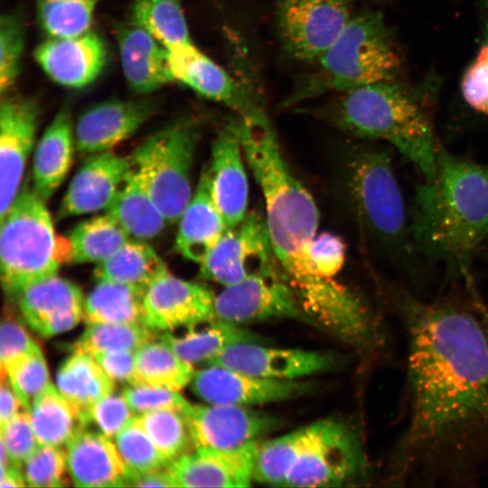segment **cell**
<instances>
[{
	"instance_id": "obj_34",
	"label": "cell",
	"mask_w": 488,
	"mask_h": 488,
	"mask_svg": "<svg viewBox=\"0 0 488 488\" xmlns=\"http://www.w3.org/2000/svg\"><path fill=\"white\" fill-rule=\"evenodd\" d=\"M195 370L180 359L165 343L156 339L141 346L135 355L131 385L162 387L180 391L191 383Z\"/></svg>"
},
{
	"instance_id": "obj_37",
	"label": "cell",
	"mask_w": 488,
	"mask_h": 488,
	"mask_svg": "<svg viewBox=\"0 0 488 488\" xmlns=\"http://www.w3.org/2000/svg\"><path fill=\"white\" fill-rule=\"evenodd\" d=\"M130 23L165 48L192 42L180 0H135L130 7Z\"/></svg>"
},
{
	"instance_id": "obj_38",
	"label": "cell",
	"mask_w": 488,
	"mask_h": 488,
	"mask_svg": "<svg viewBox=\"0 0 488 488\" xmlns=\"http://www.w3.org/2000/svg\"><path fill=\"white\" fill-rule=\"evenodd\" d=\"M307 426L259 442L254 465L255 482L285 486L307 437Z\"/></svg>"
},
{
	"instance_id": "obj_16",
	"label": "cell",
	"mask_w": 488,
	"mask_h": 488,
	"mask_svg": "<svg viewBox=\"0 0 488 488\" xmlns=\"http://www.w3.org/2000/svg\"><path fill=\"white\" fill-rule=\"evenodd\" d=\"M190 384L206 403L241 407L289 399L310 387L302 381L264 379L216 364L195 371Z\"/></svg>"
},
{
	"instance_id": "obj_53",
	"label": "cell",
	"mask_w": 488,
	"mask_h": 488,
	"mask_svg": "<svg viewBox=\"0 0 488 488\" xmlns=\"http://www.w3.org/2000/svg\"><path fill=\"white\" fill-rule=\"evenodd\" d=\"M125 486L174 487V483L165 467L146 473H128Z\"/></svg>"
},
{
	"instance_id": "obj_52",
	"label": "cell",
	"mask_w": 488,
	"mask_h": 488,
	"mask_svg": "<svg viewBox=\"0 0 488 488\" xmlns=\"http://www.w3.org/2000/svg\"><path fill=\"white\" fill-rule=\"evenodd\" d=\"M136 352L114 351L92 355L104 371L114 380L133 383Z\"/></svg>"
},
{
	"instance_id": "obj_56",
	"label": "cell",
	"mask_w": 488,
	"mask_h": 488,
	"mask_svg": "<svg viewBox=\"0 0 488 488\" xmlns=\"http://www.w3.org/2000/svg\"><path fill=\"white\" fill-rule=\"evenodd\" d=\"M484 25V44L488 46V0H477Z\"/></svg>"
},
{
	"instance_id": "obj_21",
	"label": "cell",
	"mask_w": 488,
	"mask_h": 488,
	"mask_svg": "<svg viewBox=\"0 0 488 488\" xmlns=\"http://www.w3.org/2000/svg\"><path fill=\"white\" fill-rule=\"evenodd\" d=\"M15 299L23 319L44 337L67 332L84 318L81 289L58 275L25 287Z\"/></svg>"
},
{
	"instance_id": "obj_28",
	"label": "cell",
	"mask_w": 488,
	"mask_h": 488,
	"mask_svg": "<svg viewBox=\"0 0 488 488\" xmlns=\"http://www.w3.org/2000/svg\"><path fill=\"white\" fill-rule=\"evenodd\" d=\"M75 145L70 110L63 106L39 140L33 157L32 186L47 201L67 175Z\"/></svg>"
},
{
	"instance_id": "obj_18",
	"label": "cell",
	"mask_w": 488,
	"mask_h": 488,
	"mask_svg": "<svg viewBox=\"0 0 488 488\" xmlns=\"http://www.w3.org/2000/svg\"><path fill=\"white\" fill-rule=\"evenodd\" d=\"M258 444L229 450L193 447L170 462L166 470L174 487H248L254 482Z\"/></svg>"
},
{
	"instance_id": "obj_32",
	"label": "cell",
	"mask_w": 488,
	"mask_h": 488,
	"mask_svg": "<svg viewBox=\"0 0 488 488\" xmlns=\"http://www.w3.org/2000/svg\"><path fill=\"white\" fill-rule=\"evenodd\" d=\"M166 271L164 262L150 245L130 239L97 264L94 277L96 282H114L145 290Z\"/></svg>"
},
{
	"instance_id": "obj_19",
	"label": "cell",
	"mask_w": 488,
	"mask_h": 488,
	"mask_svg": "<svg viewBox=\"0 0 488 488\" xmlns=\"http://www.w3.org/2000/svg\"><path fill=\"white\" fill-rule=\"evenodd\" d=\"M152 99H108L91 106L77 119L75 148L91 155L110 150L133 136L156 111Z\"/></svg>"
},
{
	"instance_id": "obj_44",
	"label": "cell",
	"mask_w": 488,
	"mask_h": 488,
	"mask_svg": "<svg viewBox=\"0 0 488 488\" xmlns=\"http://www.w3.org/2000/svg\"><path fill=\"white\" fill-rule=\"evenodd\" d=\"M25 33L22 19L6 13L0 18V92L7 94L20 74Z\"/></svg>"
},
{
	"instance_id": "obj_12",
	"label": "cell",
	"mask_w": 488,
	"mask_h": 488,
	"mask_svg": "<svg viewBox=\"0 0 488 488\" xmlns=\"http://www.w3.org/2000/svg\"><path fill=\"white\" fill-rule=\"evenodd\" d=\"M215 319L242 324L273 318L310 321L281 270L251 276L215 296Z\"/></svg>"
},
{
	"instance_id": "obj_45",
	"label": "cell",
	"mask_w": 488,
	"mask_h": 488,
	"mask_svg": "<svg viewBox=\"0 0 488 488\" xmlns=\"http://www.w3.org/2000/svg\"><path fill=\"white\" fill-rule=\"evenodd\" d=\"M66 470V452L54 446L39 445L22 465L30 487H62L65 485L63 477Z\"/></svg>"
},
{
	"instance_id": "obj_31",
	"label": "cell",
	"mask_w": 488,
	"mask_h": 488,
	"mask_svg": "<svg viewBox=\"0 0 488 488\" xmlns=\"http://www.w3.org/2000/svg\"><path fill=\"white\" fill-rule=\"evenodd\" d=\"M106 213L142 240L158 236L169 224L133 166Z\"/></svg>"
},
{
	"instance_id": "obj_9",
	"label": "cell",
	"mask_w": 488,
	"mask_h": 488,
	"mask_svg": "<svg viewBox=\"0 0 488 488\" xmlns=\"http://www.w3.org/2000/svg\"><path fill=\"white\" fill-rule=\"evenodd\" d=\"M307 427L306 440L285 486H335L363 471L361 446L343 423L324 419Z\"/></svg>"
},
{
	"instance_id": "obj_35",
	"label": "cell",
	"mask_w": 488,
	"mask_h": 488,
	"mask_svg": "<svg viewBox=\"0 0 488 488\" xmlns=\"http://www.w3.org/2000/svg\"><path fill=\"white\" fill-rule=\"evenodd\" d=\"M39 445L61 446L80 427L77 412L52 382L27 410Z\"/></svg>"
},
{
	"instance_id": "obj_6",
	"label": "cell",
	"mask_w": 488,
	"mask_h": 488,
	"mask_svg": "<svg viewBox=\"0 0 488 488\" xmlns=\"http://www.w3.org/2000/svg\"><path fill=\"white\" fill-rule=\"evenodd\" d=\"M0 221L1 281L8 296L15 298L70 262L68 239L62 242L56 237L45 201L28 181Z\"/></svg>"
},
{
	"instance_id": "obj_20",
	"label": "cell",
	"mask_w": 488,
	"mask_h": 488,
	"mask_svg": "<svg viewBox=\"0 0 488 488\" xmlns=\"http://www.w3.org/2000/svg\"><path fill=\"white\" fill-rule=\"evenodd\" d=\"M33 57L54 82L80 89L100 75L108 51L101 36L90 29L74 36L48 37L35 48Z\"/></svg>"
},
{
	"instance_id": "obj_29",
	"label": "cell",
	"mask_w": 488,
	"mask_h": 488,
	"mask_svg": "<svg viewBox=\"0 0 488 488\" xmlns=\"http://www.w3.org/2000/svg\"><path fill=\"white\" fill-rule=\"evenodd\" d=\"M56 382L60 392L75 408L82 427L91 422L92 407L115 389V381L92 355L85 352H73L61 364Z\"/></svg>"
},
{
	"instance_id": "obj_33",
	"label": "cell",
	"mask_w": 488,
	"mask_h": 488,
	"mask_svg": "<svg viewBox=\"0 0 488 488\" xmlns=\"http://www.w3.org/2000/svg\"><path fill=\"white\" fill-rule=\"evenodd\" d=\"M145 289L114 282H97L84 303V320L92 323L145 324ZM147 325V324H146Z\"/></svg>"
},
{
	"instance_id": "obj_58",
	"label": "cell",
	"mask_w": 488,
	"mask_h": 488,
	"mask_svg": "<svg viewBox=\"0 0 488 488\" xmlns=\"http://www.w3.org/2000/svg\"><path fill=\"white\" fill-rule=\"evenodd\" d=\"M349 1H352V0H349Z\"/></svg>"
},
{
	"instance_id": "obj_2",
	"label": "cell",
	"mask_w": 488,
	"mask_h": 488,
	"mask_svg": "<svg viewBox=\"0 0 488 488\" xmlns=\"http://www.w3.org/2000/svg\"><path fill=\"white\" fill-rule=\"evenodd\" d=\"M245 158L263 194L266 221L282 273L304 309L334 292L337 281L317 276L308 248L317 234L319 211L310 192L289 170L277 134L263 109L236 118Z\"/></svg>"
},
{
	"instance_id": "obj_40",
	"label": "cell",
	"mask_w": 488,
	"mask_h": 488,
	"mask_svg": "<svg viewBox=\"0 0 488 488\" xmlns=\"http://www.w3.org/2000/svg\"><path fill=\"white\" fill-rule=\"evenodd\" d=\"M99 0H36L37 20L48 37L74 36L90 30Z\"/></svg>"
},
{
	"instance_id": "obj_5",
	"label": "cell",
	"mask_w": 488,
	"mask_h": 488,
	"mask_svg": "<svg viewBox=\"0 0 488 488\" xmlns=\"http://www.w3.org/2000/svg\"><path fill=\"white\" fill-rule=\"evenodd\" d=\"M326 117L354 137L390 144L425 181L434 178L438 145L430 119L419 100L393 80L342 92Z\"/></svg>"
},
{
	"instance_id": "obj_42",
	"label": "cell",
	"mask_w": 488,
	"mask_h": 488,
	"mask_svg": "<svg viewBox=\"0 0 488 488\" xmlns=\"http://www.w3.org/2000/svg\"><path fill=\"white\" fill-rule=\"evenodd\" d=\"M115 443L128 473L160 470L169 464L146 434L136 415L116 435Z\"/></svg>"
},
{
	"instance_id": "obj_10",
	"label": "cell",
	"mask_w": 488,
	"mask_h": 488,
	"mask_svg": "<svg viewBox=\"0 0 488 488\" xmlns=\"http://www.w3.org/2000/svg\"><path fill=\"white\" fill-rule=\"evenodd\" d=\"M200 266L203 278L223 286L251 276L281 270L266 217L258 211L247 213L237 226L226 230Z\"/></svg>"
},
{
	"instance_id": "obj_1",
	"label": "cell",
	"mask_w": 488,
	"mask_h": 488,
	"mask_svg": "<svg viewBox=\"0 0 488 488\" xmlns=\"http://www.w3.org/2000/svg\"><path fill=\"white\" fill-rule=\"evenodd\" d=\"M389 296L406 333L404 426L389 459V485L468 487L488 471V334L477 312Z\"/></svg>"
},
{
	"instance_id": "obj_49",
	"label": "cell",
	"mask_w": 488,
	"mask_h": 488,
	"mask_svg": "<svg viewBox=\"0 0 488 488\" xmlns=\"http://www.w3.org/2000/svg\"><path fill=\"white\" fill-rule=\"evenodd\" d=\"M465 101L474 111L488 116V46L483 44L465 70L461 80Z\"/></svg>"
},
{
	"instance_id": "obj_39",
	"label": "cell",
	"mask_w": 488,
	"mask_h": 488,
	"mask_svg": "<svg viewBox=\"0 0 488 488\" xmlns=\"http://www.w3.org/2000/svg\"><path fill=\"white\" fill-rule=\"evenodd\" d=\"M157 333L145 324H87L72 350L90 355L114 351L136 352L146 343L157 339Z\"/></svg>"
},
{
	"instance_id": "obj_3",
	"label": "cell",
	"mask_w": 488,
	"mask_h": 488,
	"mask_svg": "<svg viewBox=\"0 0 488 488\" xmlns=\"http://www.w3.org/2000/svg\"><path fill=\"white\" fill-rule=\"evenodd\" d=\"M408 217L415 252L472 284L470 264L488 243V166L438 145L434 178L418 186Z\"/></svg>"
},
{
	"instance_id": "obj_50",
	"label": "cell",
	"mask_w": 488,
	"mask_h": 488,
	"mask_svg": "<svg viewBox=\"0 0 488 488\" xmlns=\"http://www.w3.org/2000/svg\"><path fill=\"white\" fill-rule=\"evenodd\" d=\"M136 415L124 396L114 393L103 398L90 409V420L112 438Z\"/></svg>"
},
{
	"instance_id": "obj_4",
	"label": "cell",
	"mask_w": 488,
	"mask_h": 488,
	"mask_svg": "<svg viewBox=\"0 0 488 488\" xmlns=\"http://www.w3.org/2000/svg\"><path fill=\"white\" fill-rule=\"evenodd\" d=\"M341 159L340 192L361 233L398 266L416 256L409 217L389 151L369 140Z\"/></svg>"
},
{
	"instance_id": "obj_7",
	"label": "cell",
	"mask_w": 488,
	"mask_h": 488,
	"mask_svg": "<svg viewBox=\"0 0 488 488\" xmlns=\"http://www.w3.org/2000/svg\"><path fill=\"white\" fill-rule=\"evenodd\" d=\"M317 61V73L306 89L287 100V106L326 91L343 92L394 80L401 67L384 19L375 11L352 14L339 37Z\"/></svg>"
},
{
	"instance_id": "obj_15",
	"label": "cell",
	"mask_w": 488,
	"mask_h": 488,
	"mask_svg": "<svg viewBox=\"0 0 488 488\" xmlns=\"http://www.w3.org/2000/svg\"><path fill=\"white\" fill-rule=\"evenodd\" d=\"M40 117L33 99L4 96L0 104V218L21 189Z\"/></svg>"
},
{
	"instance_id": "obj_36",
	"label": "cell",
	"mask_w": 488,
	"mask_h": 488,
	"mask_svg": "<svg viewBox=\"0 0 488 488\" xmlns=\"http://www.w3.org/2000/svg\"><path fill=\"white\" fill-rule=\"evenodd\" d=\"M131 237L108 214L78 223L70 232V262L99 263L127 242Z\"/></svg>"
},
{
	"instance_id": "obj_46",
	"label": "cell",
	"mask_w": 488,
	"mask_h": 488,
	"mask_svg": "<svg viewBox=\"0 0 488 488\" xmlns=\"http://www.w3.org/2000/svg\"><path fill=\"white\" fill-rule=\"evenodd\" d=\"M1 443L7 451L11 465L22 468L23 462L39 446L27 411L19 412L1 426Z\"/></svg>"
},
{
	"instance_id": "obj_11",
	"label": "cell",
	"mask_w": 488,
	"mask_h": 488,
	"mask_svg": "<svg viewBox=\"0 0 488 488\" xmlns=\"http://www.w3.org/2000/svg\"><path fill=\"white\" fill-rule=\"evenodd\" d=\"M352 15L349 0H279L276 14L278 37L292 58L317 61Z\"/></svg>"
},
{
	"instance_id": "obj_57",
	"label": "cell",
	"mask_w": 488,
	"mask_h": 488,
	"mask_svg": "<svg viewBox=\"0 0 488 488\" xmlns=\"http://www.w3.org/2000/svg\"><path fill=\"white\" fill-rule=\"evenodd\" d=\"M474 303H475L474 306L482 317V320L483 322V324L485 326V329L488 334V307L484 305V304L481 301L480 298L476 299Z\"/></svg>"
},
{
	"instance_id": "obj_51",
	"label": "cell",
	"mask_w": 488,
	"mask_h": 488,
	"mask_svg": "<svg viewBox=\"0 0 488 488\" xmlns=\"http://www.w3.org/2000/svg\"><path fill=\"white\" fill-rule=\"evenodd\" d=\"M40 347L22 324L5 315L0 330L1 368Z\"/></svg>"
},
{
	"instance_id": "obj_43",
	"label": "cell",
	"mask_w": 488,
	"mask_h": 488,
	"mask_svg": "<svg viewBox=\"0 0 488 488\" xmlns=\"http://www.w3.org/2000/svg\"><path fill=\"white\" fill-rule=\"evenodd\" d=\"M27 411L33 399L49 385L47 363L40 347L1 368Z\"/></svg>"
},
{
	"instance_id": "obj_17",
	"label": "cell",
	"mask_w": 488,
	"mask_h": 488,
	"mask_svg": "<svg viewBox=\"0 0 488 488\" xmlns=\"http://www.w3.org/2000/svg\"><path fill=\"white\" fill-rule=\"evenodd\" d=\"M166 51L174 82L230 108L238 115L262 108L248 90L192 42L166 48Z\"/></svg>"
},
{
	"instance_id": "obj_27",
	"label": "cell",
	"mask_w": 488,
	"mask_h": 488,
	"mask_svg": "<svg viewBox=\"0 0 488 488\" xmlns=\"http://www.w3.org/2000/svg\"><path fill=\"white\" fill-rule=\"evenodd\" d=\"M178 221L176 250L186 259L201 264L228 229L213 199L207 169L202 173L195 193Z\"/></svg>"
},
{
	"instance_id": "obj_23",
	"label": "cell",
	"mask_w": 488,
	"mask_h": 488,
	"mask_svg": "<svg viewBox=\"0 0 488 488\" xmlns=\"http://www.w3.org/2000/svg\"><path fill=\"white\" fill-rule=\"evenodd\" d=\"M208 364L221 365L264 379L296 380L325 371L331 364V359L317 352L246 342L226 348Z\"/></svg>"
},
{
	"instance_id": "obj_14",
	"label": "cell",
	"mask_w": 488,
	"mask_h": 488,
	"mask_svg": "<svg viewBox=\"0 0 488 488\" xmlns=\"http://www.w3.org/2000/svg\"><path fill=\"white\" fill-rule=\"evenodd\" d=\"M214 299L209 287L166 271L145 289V322L157 332L192 328L215 319Z\"/></svg>"
},
{
	"instance_id": "obj_25",
	"label": "cell",
	"mask_w": 488,
	"mask_h": 488,
	"mask_svg": "<svg viewBox=\"0 0 488 488\" xmlns=\"http://www.w3.org/2000/svg\"><path fill=\"white\" fill-rule=\"evenodd\" d=\"M67 471L77 487H122L128 469L116 443L101 431L79 427L66 443Z\"/></svg>"
},
{
	"instance_id": "obj_22",
	"label": "cell",
	"mask_w": 488,
	"mask_h": 488,
	"mask_svg": "<svg viewBox=\"0 0 488 488\" xmlns=\"http://www.w3.org/2000/svg\"><path fill=\"white\" fill-rule=\"evenodd\" d=\"M131 168V157L110 150L89 155L69 184L60 205L59 217L106 211Z\"/></svg>"
},
{
	"instance_id": "obj_47",
	"label": "cell",
	"mask_w": 488,
	"mask_h": 488,
	"mask_svg": "<svg viewBox=\"0 0 488 488\" xmlns=\"http://www.w3.org/2000/svg\"><path fill=\"white\" fill-rule=\"evenodd\" d=\"M346 244L339 235L321 232L315 235L308 248V256L314 273L324 278H333L344 265Z\"/></svg>"
},
{
	"instance_id": "obj_13",
	"label": "cell",
	"mask_w": 488,
	"mask_h": 488,
	"mask_svg": "<svg viewBox=\"0 0 488 488\" xmlns=\"http://www.w3.org/2000/svg\"><path fill=\"white\" fill-rule=\"evenodd\" d=\"M194 448L229 450L259 442L275 418L249 407L191 404L183 410Z\"/></svg>"
},
{
	"instance_id": "obj_8",
	"label": "cell",
	"mask_w": 488,
	"mask_h": 488,
	"mask_svg": "<svg viewBox=\"0 0 488 488\" xmlns=\"http://www.w3.org/2000/svg\"><path fill=\"white\" fill-rule=\"evenodd\" d=\"M199 127L181 117L147 137L131 156L153 201L168 223L178 221L192 198V166Z\"/></svg>"
},
{
	"instance_id": "obj_30",
	"label": "cell",
	"mask_w": 488,
	"mask_h": 488,
	"mask_svg": "<svg viewBox=\"0 0 488 488\" xmlns=\"http://www.w3.org/2000/svg\"><path fill=\"white\" fill-rule=\"evenodd\" d=\"M158 340L165 343L180 359L191 363L211 362L226 348L246 342L258 343L260 338L239 324L214 319L186 329L180 335L164 332Z\"/></svg>"
},
{
	"instance_id": "obj_26",
	"label": "cell",
	"mask_w": 488,
	"mask_h": 488,
	"mask_svg": "<svg viewBox=\"0 0 488 488\" xmlns=\"http://www.w3.org/2000/svg\"><path fill=\"white\" fill-rule=\"evenodd\" d=\"M122 70L130 88L146 95L174 82L167 51L152 35L137 25H115Z\"/></svg>"
},
{
	"instance_id": "obj_55",
	"label": "cell",
	"mask_w": 488,
	"mask_h": 488,
	"mask_svg": "<svg viewBox=\"0 0 488 488\" xmlns=\"http://www.w3.org/2000/svg\"><path fill=\"white\" fill-rule=\"evenodd\" d=\"M0 487H24L27 486L22 468L13 465L7 467H1Z\"/></svg>"
},
{
	"instance_id": "obj_41",
	"label": "cell",
	"mask_w": 488,
	"mask_h": 488,
	"mask_svg": "<svg viewBox=\"0 0 488 488\" xmlns=\"http://www.w3.org/2000/svg\"><path fill=\"white\" fill-rule=\"evenodd\" d=\"M156 448L170 463L192 446L183 415L175 410H154L136 414Z\"/></svg>"
},
{
	"instance_id": "obj_48",
	"label": "cell",
	"mask_w": 488,
	"mask_h": 488,
	"mask_svg": "<svg viewBox=\"0 0 488 488\" xmlns=\"http://www.w3.org/2000/svg\"><path fill=\"white\" fill-rule=\"evenodd\" d=\"M122 395L136 414L154 410L182 413L189 404L179 391L162 387L130 385L123 390Z\"/></svg>"
},
{
	"instance_id": "obj_24",
	"label": "cell",
	"mask_w": 488,
	"mask_h": 488,
	"mask_svg": "<svg viewBox=\"0 0 488 488\" xmlns=\"http://www.w3.org/2000/svg\"><path fill=\"white\" fill-rule=\"evenodd\" d=\"M236 119L228 122L211 145L209 174L211 192L227 228L237 226L247 215L249 183Z\"/></svg>"
},
{
	"instance_id": "obj_54",
	"label": "cell",
	"mask_w": 488,
	"mask_h": 488,
	"mask_svg": "<svg viewBox=\"0 0 488 488\" xmlns=\"http://www.w3.org/2000/svg\"><path fill=\"white\" fill-rule=\"evenodd\" d=\"M23 408L20 399L13 389L6 377H1L0 391V426L14 418Z\"/></svg>"
}]
</instances>
